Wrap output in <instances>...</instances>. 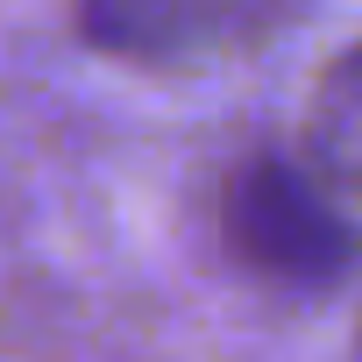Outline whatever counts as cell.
Segmentation results:
<instances>
[{"instance_id": "obj_1", "label": "cell", "mask_w": 362, "mask_h": 362, "mask_svg": "<svg viewBox=\"0 0 362 362\" xmlns=\"http://www.w3.org/2000/svg\"><path fill=\"white\" fill-rule=\"evenodd\" d=\"M221 228H228L242 263H256L270 277H291V284H327L362 249L355 221L327 192V177L313 163H291V156H256L228 177Z\"/></svg>"}, {"instance_id": "obj_2", "label": "cell", "mask_w": 362, "mask_h": 362, "mask_svg": "<svg viewBox=\"0 0 362 362\" xmlns=\"http://www.w3.org/2000/svg\"><path fill=\"white\" fill-rule=\"evenodd\" d=\"M291 0H78V29L135 64H206L263 43Z\"/></svg>"}, {"instance_id": "obj_3", "label": "cell", "mask_w": 362, "mask_h": 362, "mask_svg": "<svg viewBox=\"0 0 362 362\" xmlns=\"http://www.w3.org/2000/svg\"><path fill=\"white\" fill-rule=\"evenodd\" d=\"M305 163L334 192L362 199V43H348L305 100Z\"/></svg>"}]
</instances>
